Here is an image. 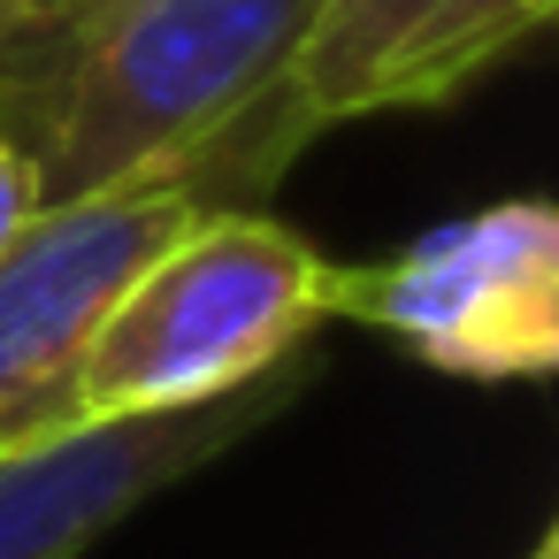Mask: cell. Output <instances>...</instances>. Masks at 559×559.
I'll use <instances>...</instances> for the list:
<instances>
[{"label": "cell", "instance_id": "obj_1", "mask_svg": "<svg viewBox=\"0 0 559 559\" xmlns=\"http://www.w3.org/2000/svg\"><path fill=\"white\" fill-rule=\"evenodd\" d=\"M314 16L322 0H100L47 39H0V131L47 207L116 185L207 200L215 154L284 85Z\"/></svg>", "mask_w": 559, "mask_h": 559}, {"label": "cell", "instance_id": "obj_2", "mask_svg": "<svg viewBox=\"0 0 559 559\" xmlns=\"http://www.w3.org/2000/svg\"><path fill=\"white\" fill-rule=\"evenodd\" d=\"M337 322V261L269 207H207L100 314L78 360V429L223 406Z\"/></svg>", "mask_w": 559, "mask_h": 559}, {"label": "cell", "instance_id": "obj_3", "mask_svg": "<svg viewBox=\"0 0 559 559\" xmlns=\"http://www.w3.org/2000/svg\"><path fill=\"white\" fill-rule=\"evenodd\" d=\"M521 55V0H322L284 85L215 154L207 200L261 207L269 185L337 123L429 116Z\"/></svg>", "mask_w": 559, "mask_h": 559}, {"label": "cell", "instance_id": "obj_4", "mask_svg": "<svg viewBox=\"0 0 559 559\" xmlns=\"http://www.w3.org/2000/svg\"><path fill=\"white\" fill-rule=\"evenodd\" d=\"M337 322H360L460 383L559 376V200H498L337 269Z\"/></svg>", "mask_w": 559, "mask_h": 559}, {"label": "cell", "instance_id": "obj_5", "mask_svg": "<svg viewBox=\"0 0 559 559\" xmlns=\"http://www.w3.org/2000/svg\"><path fill=\"white\" fill-rule=\"evenodd\" d=\"M200 215L185 185H116L39 207L0 246V460L78 437V360L100 314Z\"/></svg>", "mask_w": 559, "mask_h": 559}, {"label": "cell", "instance_id": "obj_6", "mask_svg": "<svg viewBox=\"0 0 559 559\" xmlns=\"http://www.w3.org/2000/svg\"><path fill=\"white\" fill-rule=\"evenodd\" d=\"M307 383H314V353L223 406L139 414V421H108V429H78L24 460H0V559H85L146 498H162L169 483L200 475L207 460H223L230 444L269 429Z\"/></svg>", "mask_w": 559, "mask_h": 559}, {"label": "cell", "instance_id": "obj_7", "mask_svg": "<svg viewBox=\"0 0 559 559\" xmlns=\"http://www.w3.org/2000/svg\"><path fill=\"white\" fill-rule=\"evenodd\" d=\"M47 200H39V169H32V154L0 131V246H9L32 215H39Z\"/></svg>", "mask_w": 559, "mask_h": 559}, {"label": "cell", "instance_id": "obj_8", "mask_svg": "<svg viewBox=\"0 0 559 559\" xmlns=\"http://www.w3.org/2000/svg\"><path fill=\"white\" fill-rule=\"evenodd\" d=\"M85 9H100V0H9V32L0 39H47V32L78 24Z\"/></svg>", "mask_w": 559, "mask_h": 559}, {"label": "cell", "instance_id": "obj_9", "mask_svg": "<svg viewBox=\"0 0 559 559\" xmlns=\"http://www.w3.org/2000/svg\"><path fill=\"white\" fill-rule=\"evenodd\" d=\"M559 39V0H521V47Z\"/></svg>", "mask_w": 559, "mask_h": 559}, {"label": "cell", "instance_id": "obj_10", "mask_svg": "<svg viewBox=\"0 0 559 559\" xmlns=\"http://www.w3.org/2000/svg\"><path fill=\"white\" fill-rule=\"evenodd\" d=\"M528 559H559V513H551V528L536 536V551H528Z\"/></svg>", "mask_w": 559, "mask_h": 559}, {"label": "cell", "instance_id": "obj_11", "mask_svg": "<svg viewBox=\"0 0 559 559\" xmlns=\"http://www.w3.org/2000/svg\"><path fill=\"white\" fill-rule=\"evenodd\" d=\"M0 32H9V0H0Z\"/></svg>", "mask_w": 559, "mask_h": 559}]
</instances>
